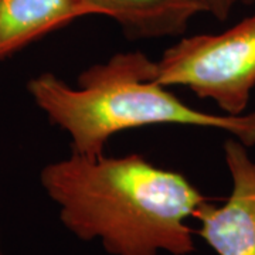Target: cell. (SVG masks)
<instances>
[{
    "instance_id": "cell-8",
    "label": "cell",
    "mask_w": 255,
    "mask_h": 255,
    "mask_svg": "<svg viewBox=\"0 0 255 255\" xmlns=\"http://www.w3.org/2000/svg\"><path fill=\"white\" fill-rule=\"evenodd\" d=\"M0 255H4V253H3V246H1V234H0Z\"/></svg>"
},
{
    "instance_id": "cell-6",
    "label": "cell",
    "mask_w": 255,
    "mask_h": 255,
    "mask_svg": "<svg viewBox=\"0 0 255 255\" xmlns=\"http://www.w3.org/2000/svg\"><path fill=\"white\" fill-rule=\"evenodd\" d=\"M82 16V0H0V61Z\"/></svg>"
},
{
    "instance_id": "cell-2",
    "label": "cell",
    "mask_w": 255,
    "mask_h": 255,
    "mask_svg": "<svg viewBox=\"0 0 255 255\" xmlns=\"http://www.w3.org/2000/svg\"><path fill=\"white\" fill-rule=\"evenodd\" d=\"M77 84L71 87L53 73L27 82L34 104L70 136L73 153L101 156L119 132L163 124L219 129L248 147L255 145V111L216 115L191 108L156 80V61L140 51L94 64Z\"/></svg>"
},
{
    "instance_id": "cell-7",
    "label": "cell",
    "mask_w": 255,
    "mask_h": 255,
    "mask_svg": "<svg viewBox=\"0 0 255 255\" xmlns=\"http://www.w3.org/2000/svg\"><path fill=\"white\" fill-rule=\"evenodd\" d=\"M194 1L200 7L201 13H207L220 21L227 20L237 6H250L255 3V0H194Z\"/></svg>"
},
{
    "instance_id": "cell-3",
    "label": "cell",
    "mask_w": 255,
    "mask_h": 255,
    "mask_svg": "<svg viewBox=\"0 0 255 255\" xmlns=\"http://www.w3.org/2000/svg\"><path fill=\"white\" fill-rule=\"evenodd\" d=\"M156 80L243 115L255 88V13L223 33L180 38L156 61Z\"/></svg>"
},
{
    "instance_id": "cell-5",
    "label": "cell",
    "mask_w": 255,
    "mask_h": 255,
    "mask_svg": "<svg viewBox=\"0 0 255 255\" xmlns=\"http://www.w3.org/2000/svg\"><path fill=\"white\" fill-rule=\"evenodd\" d=\"M87 14L114 18L132 38L182 36L201 13L194 0H82Z\"/></svg>"
},
{
    "instance_id": "cell-1",
    "label": "cell",
    "mask_w": 255,
    "mask_h": 255,
    "mask_svg": "<svg viewBox=\"0 0 255 255\" xmlns=\"http://www.w3.org/2000/svg\"><path fill=\"white\" fill-rule=\"evenodd\" d=\"M40 183L74 237L100 241L110 255H191L189 220L204 196L184 174L143 156L73 153L46 164Z\"/></svg>"
},
{
    "instance_id": "cell-4",
    "label": "cell",
    "mask_w": 255,
    "mask_h": 255,
    "mask_svg": "<svg viewBox=\"0 0 255 255\" xmlns=\"http://www.w3.org/2000/svg\"><path fill=\"white\" fill-rule=\"evenodd\" d=\"M233 190L224 204L204 201L194 214L196 234L217 255H255V162L237 137L224 142Z\"/></svg>"
}]
</instances>
